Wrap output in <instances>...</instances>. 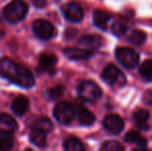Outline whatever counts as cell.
Here are the masks:
<instances>
[{
	"label": "cell",
	"instance_id": "23",
	"mask_svg": "<svg viewBox=\"0 0 152 151\" xmlns=\"http://www.w3.org/2000/svg\"><path fill=\"white\" fill-rule=\"evenodd\" d=\"M64 93V88L60 85H57L52 88H49L47 90V97L51 101H56V99L60 98Z\"/></svg>",
	"mask_w": 152,
	"mask_h": 151
},
{
	"label": "cell",
	"instance_id": "6",
	"mask_svg": "<svg viewBox=\"0 0 152 151\" xmlns=\"http://www.w3.org/2000/svg\"><path fill=\"white\" fill-rule=\"evenodd\" d=\"M102 79L106 83L112 86H123L126 83V78L123 73L114 64H110L102 71Z\"/></svg>",
	"mask_w": 152,
	"mask_h": 151
},
{
	"label": "cell",
	"instance_id": "12",
	"mask_svg": "<svg viewBox=\"0 0 152 151\" xmlns=\"http://www.w3.org/2000/svg\"><path fill=\"white\" fill-rule=\"evenodd\" d=\"M29 109V101L24 95H19L12 104V110L17 116H23Z\"/></svg>",
	"mask_w": 152,
	"mask_h": 151
},
{
	"label": "cell",
	"instance_id": "11",
	"mask_svg": "<svg viewBox=\"0 0 152 151\" xmlns=\"http://www.w3.org/2000/svg\"><path fill=\"white\" fill-rule=\"evenodd\" d=\"M63 54L72 60H86L93 56L94 53L91 50L78 48H66L64 49Z\"/></svg>",
	"mask_w": 152,
	"mask_h": 151
},
{
	"label": "cell",
	"instance_id": "14",
	"mask_svg": "<svg viewBox=\"0 0 152 151\" xmlns=\"http://www.w3.org/2000/svg\"><path fill=\"white\" fill-rule=\"evenodd\" d=\"M57 62V58L53 54H42L39 58L38 71H50L54 69Z\"/></svg>",
	"mask_w": 152,
	"mask_h": 151
},
{
	"label": "cell",
	"instance_id": "30",
	"mask_svg": "<svg viewBox=\"0 0 152 151\" xmlns=\"http://www.w3.org/2000/svg\"><path fill=\"white\" fill-rule=\"evenodd\" d=\"M4 33H5V30H4L3 26L1 25V23H0V37H2L4 35Z\"/></svg>",
	"mask_w": 152,
	"mask_h": 151
},
{
	"label": "cell",
	"instance_id": "16",
	"mask_svg": "<svg viewBox=\"0 0 152 151\" xmlns=\"http://www.w3.org/2000/svg\"><path fill=\"white\" fill-rule=\"evenodd\" d=\"M79 42L88 49H97L102 46V38L97 34H88L81 37Z\"/></svg>",
	"mask_w": 152,
	"mask_h": 151
},
{
	"label": "cell",
	"instance_id": "5",
	"mask_svg": "<svg viewBox=\"0 0 152 151\" xmlns=\"http://www.w3.org/2000/svg\"><path fill=\"white\" fill-rule=\"evenodd\" d=\"M116 57L118 61L126 69H134L140 60V56L134 50L126 47H121L116 50Z\"/></svg>",
	"mask_w": 152,
	"mask_h": 151
},
{
	"label": "cell",
	"instance_id": "3",
	"mask_svg": "<svg viewBox=\"0 0 152 151\" xmlns=\"http://www.w3.org/2000/svg\"><path fill=\"white\" fill-rule=\"evenodd\" d=\"M79 96L85 101H96L102 96V89L96 83L92 81H83L78 87Z\"/></svg>",
	"mask_w": 152,
	"mask_h": 151
},
{
	"label": "cell",
	"instance_id": "25",
	"mask_svg": "<svg viewBox=\"0 0 152 151\" xmlns=\"http://www.w3.org/2000/svg\"><path fill=\"white\" fill-rule=\"evenodd\" d=\"M126 30H127V27L124 24L123 22L120 21H117V22L113 23L112 25V32L114 33L116 36H122V35L125 34Z\"/></svg>",
	"mask_w": 152,
	"mask_h": 151
},
{
	"label": "cell",
	"instance_id": "22",
	"mask_svg": "<svg viewBox=\"0 0 152 151\" xmlns=\"http://www.w3.org/2000/svg\"><path fill=\"white\" fill-rule=\"evenodd\" d=\"M141 76L146 81L152 80V59H147L143 62V64L139 69Z\"/></svg>",
	"mask_w": 152,
	"mask_h": 151
},
{
	"label": "cell",
	"instance_id": "29",
	"mask_svg": "<svg viewBox=\"0 0 152 151\" xmlns=\"http://www.w3.org/2000/svg\"><path fill=\"white\" fill-rule=\"evenodd\" d=\"M145 99H146V103L149 104V105H152V92H147L146 96H145Z\"/></svg>",
	"mask_w": 152,
	"mask_h": 151
},
{
	"label": "cell",
	"instance_id": "8",
	"mask_svg": "<svg viewBox=\"0 0 152 151\" xmlns=\"http://www.w3.org/2000/svg\"><path fill=\"white\" fill-rule=\"evenodd\" d=\"M62 12L64 17L70 22H80L84 17L82 7L77 2H68L62 6Z\"/></svg>",
	"mask_w": 152,
	"mask_h": 151
},
{
	"label": "cell",
	"instance_id": "26",
	"mask_svg": "<svg viewBox=\"0 0 152 151\" xmlns=\"http://www.w3.org/2000/svg\"><path fill=\"white\" fill-rule=\"evenodd\" d=\"M100 149L104 151H122L124 147L116 141H108L102 146Z\"/></svg>",
	"mask_w": 152,
	"mask_h": 151
},
{
	"label": "cell",
	"instance_id": "17",
	"mask_svg": "<svg viewBox=\"0 0 152 151\" xmlns=\"http://www.w3.org/2000/svg\"><path fill=\"white\" fill-rule=\"evenodd\" d=\"M110 20V15L104 10L96 9L93 14V23L96 27L100 29H106L108 22Z\"/></svg>",
	"mask_w": 152,
	"mask_h": 151
},
{
	"label": "cell",
	"instance_id": "18",
	"mask_svg": "<svg viewBox=\"0 0 152 151\" xmlns=\"http://www.w3.org/2000/svg\"><path fill=\"white\" fill-rule=\"evenodd\" d=\"M30 141L35 146L39 148H44L47 144V136L45 131H42L39 129H33V131L30 133Z\"/></svg>",
	"mask_w": 152,
	"mask_h": 151
},
{
	"label": "cell",
	"instance_id": "27",
	"mask_svg": "<svg viewBox=\"0 0 152 151\" xmlns=\"http://www.w3.org/2000/svg\"><path fill=\"white\" fill-rule=\"evenodd\" d=\"M14 146V139L10 136H4L0 138V151L10 150Z\"/></svg>",
	"mask_w": 152,
	"mask_h": 151
},
{
	"label": "cell",
	"instance_id": "24",
	"mask_svg": "<svg viewBox=\"0 0 152 151\" xmlns=\"http://www.w3.org/2000/svg\"><path fill=\"white\" fill-rule=\"evenodd\" d=\"M128 39H129L130 42L134 44H142L146 40V33L141 30H134L130 33Z\"/></svg>",
	"mask_w": 152,
	"mask_h": 151
},
{
	"label": "cell",
	"instance_id": "10",
	"mask_svg": "<svg viewBox=\"0 0 152 151\" xmlns=\"http://www.w3.org/2000/svg\"><path fill=\"white\" fill-rule=\"evenodd\" d=\"M18 128V123L8 114H0V135H10Z\"/></svg>",
	"mask_w": 152,
	"mask_h": 151
},
{
	"label": "cell",
	"instance_id": "4",
	"mask_svg": "<svg viewBox=\"0 0 152 151\" xmlns=\"http://www.w3.org/2000/svg\"><path fill=\"white\" fill-rule=\"evenodd\" d=\"M54 116L62 124H69L76 116L74 106L67 101H59L54 108Z\"/></svg>",
	"mask_w": 152,
	"mask_h": 151
},
{
	"label": "cell",
	"instance_id": "19",
	"mask_svg": "<svg viewBox=\"0 0 152 151\" xmlns=\"http://www.w3.org/2000/svg\"><path fill=\"white\" fill-rule=\"evenodd\" d=\"M124 140L126 142H129V143H136L137 145H139L140 147H146L147 146V140L146 138L142 137L139 133L134 131H130L124 137Z\"/></svg>",
	"mask_w": 152,
	"mask_h": 151
},
{
	"label": "cell",
	"instance_id": "20",
	"mask_svg": "<svg viewBox=\"0 0 152 151\" xmlns=\"http://www.w3.org/2000/svg\"><path fill=\"white\" fill-rule=\"evenodd\" d=\"M33 128L35 129H39L42 131H45V133H50L53 129V123L52 121L50 120L47 117H42V118L37 119V120L34 122L33 124Z\"/></svg>",
	"mask_w": 152,
	"mask_h": 151
},
{
	"label": "cell",
	"instance_id": "9",
	"mask_svg": "<svg viewBox=\"0 0 152 151\" xmlns=\"http://www.w3.org/2000/svg\"><path fill=\"white\" fill-rule=\"evenodd\" d=\"M104 126L109 133L113 135H118L124 128V121L119 115L110 114L104 117Z\"/></svg>",
	"mask_w": 152,
	"mask_h": 151
},
{
	"label": "cell",
	"instance_id": "1",
	"mask_svg": "<svg viewBox=\"0 0 152 151\" xmlns=\"http://www.w3.org/2000/svg\"><path fill=\"white\" fill-rule=\"evenodd\" d=\"M0 75L23 88H30L34 85L31 71L10 58H2L0 60Z\"/></svg>",
	"mask_w": 152,
	"mask_h": 151
},
{
	"label": "cell",
	"instance_id": "7",
	"mask_svg": "<svg viewBox=\"0 0 152 151\" xmlns=\"http://www.w3.org/2000/svg\"><path fill=\"white\" fill-rule=\"evenodd\" d=\"M32 29H33L34 34L42 40L50 39L55 33L54 26L49 21L42 20V19L34 21L32 24Z\"/></svg>",
	"mask_w": 152,
	"mask_h": 151
},
{
	"label": "cell",
	"instance_id": "2",
	"mask_svg": "<svg viewBox=\"0 0 152 151\" xmlns=\"http://www.w3.org/2000/svg\"><path fill=\"white\" fill-rule=\"evenodd\" d=\"M28 5L23 0H12L3 9V17L10 23H18L26 17Z\"/></svg>",
	"mask_w": 152,
	"mask_h": 151
},
{
	"label": "cell",
	"instance_id": "28",
	"mask_svg": "<svg viewBox=\"0 0 152 151\" xmlns=\"http://www.w3.org/2000/svg\"><path fill=\"white\" fill-rule=\"evenodd\" d=\"M32 3L36 7H44L46 5V0H32Z\"/></svg>",
	"mask_w": 152,
	"mask_h": 151
},
{
	"label": "cell",
	"instance_id": "15",
	"mask_svg": "<svg viewBox=\"0 0 152 151\" xmlns=\"http://www.w3.org/2000/svg\"><path fill=\"white\" fill-rule=\"evenodd\" d=\"M150 114L147 110L139 109L138 111L134 112V120L136 125L140 129H148V121Z\"/></svg>",
	"mask_w": 152,
	"mask_h": 151
},
{
	"label": "cell",
	"instance_id": "13",
	"mask_svg": "<svg viewBox=\"0 0 152 151\" xmlns=\"http://www.w3.org/2000/svg\"><path fill=\"white\" fill-rule=\"evenodd\" d=\"M77 116H78L79 122L82 125H85V126H89V125L93 124L94 121H95V115L83 106H78Z\"/></svg>",
	"mask_w": 152,
	"mask_h": 151
},
{
	"label": "cell",
	"instance_id": "21",
	"mask_svg": "<svg viewBox=\"0 0 152 151\" xmlns=\"http://www.w3.org/2000/svg\"><path fill=\"white\" fill-rule=\"evenodd\" d=\"M64 149L66 151H83L84 146L78 138H68L64 142Z\"/></svg>",
	"mask_w": 152,
	"mask_h": 151
}]
</instances>
